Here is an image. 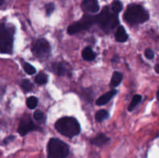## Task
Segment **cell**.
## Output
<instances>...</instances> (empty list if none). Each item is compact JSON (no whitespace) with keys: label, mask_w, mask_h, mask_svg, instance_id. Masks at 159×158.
<instances>
[{"label":"cell","mask_w":159,"mask_h":158,"mask_svg":"<svg viewBox=\"0 0 159 158\" xmlns=\"http://www.w3.org/2000/svg\"><path fill=\"white\" fill-rule=\"evenodd\" d=\"M155 71H156L157 73H158V74H159V64H158L155 66Z\"/></svg>","instance_id":"obj_27"},{"label":"cell","mask_w":159,"mask_h":158,"mask_svg":"<svg viewBox=\"0 0 159 158\" xmlns=\"http://www.w3.org/2000/svg\"><path fill=\"white\" fill-rule=\"evenodd\" d=\"M13 139H14L13 136H8L6 139H4V143H9L10 141H12Z\"/></svg>","instance_id":"obj_26"},{"label":"cell","mask_w":159,"mask_h":158,"mask_svg":"<svg viewBox=\"0 0 159 158\" xmlns=\"http://www.w3.org/2000/svg\"><path fill=\"white\" fill-rule=\"evenodd\" d=\"M157 98H158V101L159 102V89L158 91V93H157Z\"/></svg>","instance_id":"obj_28"},{"label":"cell","mask_w":159,"mask_h":158,"mask_svg":"<svg viewBox=\"0 0 159 158\" xmlns=\"http://www.w3.org/2000/svg\"><path fill=\"white\" fill-rule=\"evenodd\" d=\"M123 79V75L120 72L118 71H115L113 72V76H112V80H111V85L113 87H116L121 83Z\"/></svg>","instance_id":"obj_15"},{"label":"cell","mask_w":159,"mask_h":158,"mask_svg":"<svg viewBox=\"0 0 159 158\" xmlns=\"http://www.w3.org/2000/svg\"><path fill=\"white\" fill-rule=\"evenodd\" d=\"M14 28L9 25H0V53L11 54L13 46Z\"/></svg>","instance_id":"obj_4"},{"label":"cell","mask_w":159,"mask_h":158,"mask_svg":"<svg viewBox=\"0 0 159 158\" xmlns=\"http://www.w3.org/2000/svg\"><path fill=\"white\" fill-rule=\"evenodd\" d=\"M54 70L58 75L64 76L68 74V68L65 63H57L54 64Z\"/></svg>","instance_id":"obj_12"},{"label":"cell","mask_w":159,"mask_h":158,"mask_svg":"<svg viewBox=\"0 0 159 158\" xmlns=\"http://www.w3.org/2000/svg\"><path fill=\"white\" fill-rule=\"evenodd\" d=\"M141 99H142V97H141V95H140V94H136V95L134 96L131 102H130V104L128 106V111H133L134 108L135 107L138 105V104L141 102Z\"/></svg>","instance_id":"obj_18"},{"label":"cell","mask_w":159,"mask_h":158,"mask_svg":"<svg viewBox=\"0 0 159 158\" xmlns=\"http://www.w3.org/2000/svg\"><path fill=\"white\" fill-rule=\"evenodd\" d=\"M34 81L38 85H45L48 82V76H47L46 74L43 72L39 73L35 77Z\"/></svg>","instance_id":"obj_17"},{"label":"cell","mask_w":159,"mask_h":158,"mask_svg":"<svg viewBox=\"0 0 159 158\" xmlns=\"http://www.w3.org/2000/svg\"><path fill=\"white\" fill-rule=\"evenodd\" d=\"M34 55L40 60H45L51 54V46L48 40L43 38L38 39L34 43L32 46Z\"/></svg>","instance_id":"obj_6"},{"label":"cell","mask_w":159,"mask_h":158,"mask_svg":"<svg viewBox=\"0 0 159 158\" xmlns=\"http://www.w3.org/2000/svg\"><path fill=\"white\" fill-rule=\"evenodd\" d=\"M35 129V125L29 116H25L21 119L18 127V133L21 136H25Z\"/></svg>","instance_id":"obj_8"},{"label":"cell","mask_w":159,"mask_h":158,"mask_svg":"<svg viewBox=\"0 0 159 158\" xmlns=\"http://www.w3.org/2000/svg\"><path fill=\"white\" fill-rule=\"evenodd\" d=\"M55 128L60 133L67 137H73L80 133V125L73 117H63L55 123Z\"/></svg>","instance_id":"obj_1"},{"label":"cell","mask_w":159,"mask_h":158,"mask_svg":"<svg viewBox=\"0 0 159 158\" xmlns=\"http://www.w3.org/2000/svg\"><path fill=\"white\" fill-rule=\"evenodd\" d=\"M124 17L127 23L136 25L147 21L149 19V14L140 5L132 4L127 7Z\"/></svg>","instance_id":"obj_2"},{"label":"cell","mask_w":159,"mask_h":158,"mask_svg":"<svg viewBox=\"0 0 159 158\" xmlns=\"http://www.w3.org/2000/svg\"><path fill=\"white\" fill-rule=\"evenodd\" d=\"M34 117L37 122H43L45 121V116L41 111L40 110H37V111L34 112Z\"/></svg>","instance_id":"obj_22"},{"label":"cell","mask_w":159,"mask_h":158,"mask_svg":"<svg viewBox=\"0 0 159 158\" xmlns=\"http://www.w3.org/2000/svg\"><path fill=\"white\" fill-rule=\"evenodd\" d=\"M96 21V16L93 15H84L82 20L79 22L73 23L72 25L68 26V33L69 34H75L81 32L84 29H88L91 26H93Z\"/></svg>","instance_id":"obj_7"},{"label":"cell","mask_w":159,"mask_h":158,"mask_svg":"<svg viewBox=\"0 0 159 158\" xmlns=\"http://www.w3.org/2000/svg\"><path fill=\"white\" fill-rule=\"evenodd\" d=\"M144 54H145V57H147L148 59H152L155 57V54H154L153 50L151 49H147L144 52Z\"/></svg>","instance_id":"obj_25"},{"label":"cell","mask_w":159,"mask_h":158,"mask_svg":"<svg viewBox=\"0 0 159 158\" xmlns=\"http://www.w3.org/2000/svg\"><path fill=\"white\" fill-rule=\"evenodd\" d=\"M96 21L101 29L107 33L114 29L119 23L116 14L107 6L102 9L99 15H96Z\"/></svg>","instance_id":"obj_3"},{"label":"cell","mask_w":159,"mask_h":158,"mask_svg":"<svg viewBox=\"0 0 159 158\" xmlns=\"http://www.w3.org/2000/svg\"><path fill=\"white\" fill-rule=\"evenodd\" d=\"M123 9V4L119 0H114L111 5V9L116 14L119 13Z\"/></svg>","instance_id":"obj_20"},{"label":"cell","mask_w":159,"mask_h":158,"mask_svg":"<svg viewBox=\"0 0 159 158\" xmlns=\"http://www.w3.org/2000/svg\"><path fill=\"white\" fill-rule=\"evenodd\" d=\"M4 1H5V0H0V6L3 4V2H4Z\"/></svg>","instance_id":"obj_29"},{"label":"cell","mask_w":159,"mask_h":158,"mask_svg":"<svg viewBox=\"0 0 159 158\" xmlns=\"http://www.w3.org/2000/svg\"><path fill=\"white\" fill-rule=\"evenodd\" d=\"M82 8L87 12H96L99 11V6L97 0H83Z\"/></svg>","instance_id":"obj_9"},{"label":"cell","mask_w":159,"mask_h":158,"mask_svg":"<svg viewBox=\"0 0 159 158\" xmlns=\"http://www.w3.org/2000/svg\"><path fill=\"white\" fill-rule=\"evenodd\" d=\"M109 117V112L107 110L101 109L99 111H98L96 114V120L97 122H102L105 119H107Z\"/></svg>","instance_id":"obj_16"},{"label":"cell","mask_w":159,"mask_h":158,"mask_svg":"<svg viewBox=\"0 0 159 158\" xmlns=\"http://www.w3.org/2000/svg\"><path fill=\"white\" fill-rule=\"evenodd\" d=\"M23 69L26 71V73H27L28 74H34V73H36V69L30 64L26 63L25 62L23 64Z\"/></svg>","instance_id":"obj_23"},{"label":"cell","mask_w":159,"mask_h":158,"mask_svg":"<svg viewBox=\"0 0 159 158\" xmlns=\"http://www.w3.org/2000/svg\"><path fill=\"white\" fill-rule=\"evenodd\" d=\"M54 10V5L53 3H48V5L46 6V12H47V15H51Z\"/></svg>","instance_id":"obj_24"},{"label":"cell","mask_w":159,"mask_h":158,"mask_svg":"<svg viewBox=\"0 0 159 158\" xmlns=\"http://www.w3.org/2000/svg\"><path fill=\"white\" fill-rule=\"evenodd\" d=\"M37 104H38V99L37 98L34 97V96H31V97L28 98L26 100V105L30 109H34L37 107Z\"/></svg>","instance_id":"obj_21"},{"label":"cell","mask_w":159,"mask_h":158,"mask_svg":"<svg viewBox=\"0 0 159 158\" xmlns=\"http://www.w3.org/2000/svg\"><path fill=\"white\" fill-rule=\"evenodd\" d=\"M115 38L118 42H125L128 39V35L123 26H120L115 34Z\"/></svg>","instance_id":"obj_13"},{"label":"cell","mask_w":159,"mask_h":158,"mask_svg":"<svg viewBox=\"0 0 159 158\" xmlns=\"http://www.w3.org/2000/svg\"><path fill=\"white\" fill-rule=\"evenodd\" d=\"M48 158H65L69 153V147L61 139H50L48 145Z\"/></svg>","instance_id":"obj_5"},{"label":"cell","mask_w":159,"mask_h":158,"mask_svg":"<svg viewBox=\"0 0 159 158\" xmlns=\"http://www.w3.org/2000/svg\"><path fill=\"white\" fill-rule=\"evenodd\" d=\"M82 57L83 59H85V60H93L96 58V54L94 53V51L91 49L90 47H85V49L82 51Z\"/></svg>","instance_id":"obj_14"},{"label":"cell","mask_w":159,"mask_h":158,"mask_svg":"<svg viewBox=\"0 0 159 158\" xmlns=\"http://www.w3.org/2000/svg\"><path fill=\"white\" fill-rule=\"evenodd\" d=\"M109 141H110V138L107 137L105 134H99L91 139V143L96 147H102L106 145Z\"/></svg>","instance_id":"obj_11"},{"label":"cell","mask_w":159,"mask_h":158,"mask_svg":"<svg viewBox=\"0 0 159 158\" xmlns=\"http://www.w3.org/2000/svg\"><path fill=\"white\" fill-rule=\"evenodd\" d=\"M20 86L25 92H28L33 89V84L31 83L30 81L27 80V79H23L20 83Z\"/></svg>","instance_id":"obj_19"},{"label":"cell","mask_w":159,"mask_h":158,"mask_svg":"<svg viewBox=\"0 0 159 158\" xmlns=\"http://www.w3.org/2000/svg\"><path fill=\"white\" fill-rule=\"evenodd\" d=\"M116 94V90H111V91H108L106 94H102V96L98 99V100L96 101V105H106L107 103H108L110 102V99Z\"/></svg>","instance_id":"obj_10"}]
</instances>
